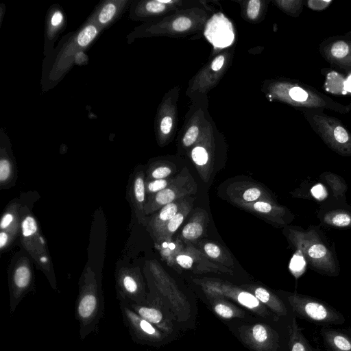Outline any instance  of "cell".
Here are the masks:
<instances>
[{"instance_id":"16","label":"cell","mask_w":351,"mask_h":351,"mask_svg":"<svg viewBox=\"0 0 351 351\" xmlns=\"http://www.w3.org/2000/svg\"><path fill=\"white\" fill-rule=\"evenodd\" d=\"M208 222V216L204 210H199L193 215L191 221L182 230L183 239L195 241L205 232Z\"/></svg>"},{"instance_id":"22","label":"cell","mask_w":351,"mask_h":351,"mask_svg":"<svg viewBox=\"0 0 351 351\" xmlns=\"http://www.w3.org/2000/svg\"><path fill=\"white\" fill-rule=\"evenodd\" d=\"M97 29L93 25L84 27L77 37V43L80 47L87 46L97 36Z\"/></svg>"},{"instance_id":"42","label":"cell","mask_w":351,"mask_h":351,"mask_svg":"<svg viewBox=\"0 0 351 351\" xmlns=\"http://www.w3.org/2000/svg\"><path fill=\"white\" fill-rule=\"evenodd\" d=\"M63 19V16L61 12L56 11L52 16L51 23L53 26L59 25Z\"/></svg>"},{"instance_id":"36","label":"cell","mask_w":351,"mask_h":351,"mask_svg":"<svg viewBox=\"0 0 351 351\" xmlns=\"http://www.w3.org/2000/svg\"><path fill=\"white\" fill-rule=\"evenodd\" d=\"M10 175V164L7 160L2 159L0 161V181L3 182Z\"/></svg>"},{"instance_id":"27","label":"cell","mask_w":351,"mask_h":351,"mask_svg":"<svg viewBox=\"0 0 351 351\" xmlns=\"http://www.w3.org/2000/svg\"><path fill=\"white\" fill-rule=\"evenodd\" d=\"M175 261L181 268L194 269V259L188 254L180 253L176 257Z\"/></svg>"},{"instance_id":"31","label":"cell","mask_w":351,"mask_h":351,"mask_svg":"<svg viewBox=\"0 0 351 351\" xmlns=\"http://www.w3.org/2000/svg\"><path fill=\"white\" fill-rule=\"evenodd\" d=\"M172 173V169L167 166H160L154 169L152 173V178L154 180L165 179Z\"/></svg>"},{"instance_id":"3","label":"cell","mask_w":351,"mask_h":351,"mask_svg":"<svg viewBox=\"0 0 351 351\" xmlns=\"http://www.w3.org/2000/svg\"><path fill=\"white\" fill-rule=\"evenodd\" d=\"M276 293L288 305L293 317L304 319L321 327L341 325L344 315L326 302L305 294L286 291Z\"/></svg>"},{"instance_id":"43","label":"cell","mask_w":351,"mask_h":351,"mask_svg":"<svg viewBox=\"0 0 351 351\" xmlns=\"http://www.w3.org/2000/svg\"><path fill=\"white\" fill-rule=\"evenodd\" d=\"M8 239V234L5 232H1L0 233V248H3L5 245Z\"/></svg>"},{"instance_id":"21","label":"cell","mask_w":351,"mask_h":351,"mask_svg":"<svg viewBox=\"0 0 351 351\" xmlns=\"http://www.w3.org/2000/svg\"><path fill=\"white\" fill-rule=\"evenodd\" d=\"M263 195L261 189L255 185H252L246 188L245 191L241 193L239 199L235 200L237 202H245L250 203L256 202Z\"/></svg>"},{"instance_id":"30","label":"cell","mask_w":351,"mask_h":351,"mask_svg":"<svg viewBox=\"0 0 351 351\" xmlns=\"http://www.w3.org/2000/svg\"><path fill=\"white\" fill-rule=\"evenodd\" d=\"M191 25V21L184 16L176 19L172 23V27L178 32H182L188 29Z\"/></svg>"},{"instance_id":"23","label":"cell","mask_w":351,"mask_h":351,"mask_svg":"<svg viewBox=\"0 0 351 351\" xmlns=\"http://www.w3.org/2000/svg\"><path fill=\"white\" fill-rule=\"evenodd\" d=\"M191 157L195 164L199 168L206 166L209 160L206 149L200 146H197L193 149Z\"/></svg>"},{"instance_id":"9","label":"cell","mask_w":351,"mask_h":351,"mask_svg":"<svg viewBox=\"0 0 351 351\" xmlns=\"http://www.w3.org/2000/svg\"><path fill=\"white\" fill-rule=\"evenodd\" d=\"M202 300L209 309L223 323L234 320H251L256 315L250 313L237 304L213 295L202 293Z\"/></svg>"},{"instance_id":"15","label":"cell","mask_w":351,"mask_h":351,"mask_svg":"<svg viewBox=\"0 0 351 351\" xmlns=\"http://www.w3.org/2000/svg\"><path fill=\"white\" fill-rule=\"evenodd\" d=\"M297 319L293 317L290 322L289 340L287 351H321L319 346L313 347L303 333Z\"/></svg>"},{"instance_id":"11","label":"cell","mask_w":351,"mask_h":351,"mask_svg":"<svg viewBox=\"0 0 351 351\" xmlns=\"http://www.w3.org/2000/svg\"><path fill=\"white\" fill-rule=\"evenodd\" d=\"M204 36L216 48L230 46L234 38L231 22L221 13L214 14L208 21Z\"/></svg>"},{"instance_id":"32","label":"cell","mask_w":351,"mask_h":351,"mask_svg":"<svg viewBox=\"0 0 351 351\" xmlns=\"http://www.w3.org/2000/svg\"><path fill=\"white\" fill-rule=\"evenodd\" d=\"M199 129L197 126L191 127L186 132L184 138L183 143L185 146L191 145L197 139L198 136Z\"/></svg>"},{"instance_id":"12","label":"cell","mask_w":351,"mask_h":351,"mask_svg":"<svg viewBox=\"0 0 351 351\" xmlns=\"http://www.w3.org/2000/svg\"><path fill=\"white\" fill-rule=\"evenodd\" d=\"M237 204L256 213L262 214L268 219L280 226L287 225L294 217L289 210L277 204L272 199H263L250 203L237 202Z\"/></svg>"},{"instance_id":"8","label":"cell","mask_w":351,"mask_h":351,"mask_svg":"<svg viewBox=\"0 0 351 351\" xmlns=\"http://www.w3.org/2000/svg\"><path fill=\"white\" fill-rule=\"evenodd\" d=\"M322 225L338 229H351V206L334 198L324 202L317 212Z\"/></svg>"},{"instance_id":"24","label":"cell","mask_w":351,"mask_h":351,"mask_svg":"<svg viewBox=\"0 0 351 351\" xmlns=\"http://www.w3.org/2000/svg\"><path fill=\"white\" fill-rule=\"evenodd\" d=\"M23 235L25 237L32 236L37 231L38 227L35 219L31 216L24 218L21 223Z\"/></svg>"},{"instance_id":"19","label":"cell","mask_w":351,"mask_h":351,"mask_svg":"<svg viewBox=\"0 0 351 351\" xmlns=\"http://www.w3.org/2000/svg\"><path fill=\"white\" fill-rule=\"evenodd\" d=\"M203 249L208 257L220 262L224 266L232 267L228 262V256L223 253V251L217 244L206 243L204 245Z\"/></svg>"},{"instance_id":"34","label":"cell","mask_w":351,"mask_h":351,"mask_svg":"<svg viewBox=\"0 0 351 351\" xmlns=\"http://www.w3.org/2000/svg\"><path fill=\"white\" fill-rule=\"evenodd\" d=\"M334 137L335 141L339 144L346 143L349 139L346 130L341 126H337L334 130Z\"/></svg>"},{"instance_id":"13","label":"cell","mask_w":351,"mask_h":351,"mask_svg":"<svg viewBox=\"0 0 351 351\" xmlns=\"http://www.w3.org/2000/svg\"><path fill=\"white\" fill-rule=\"evenodd\" d=\"M319 332L326 351H351V337L343 329L322 327Z\"/></svg>"},{"instance_id":"29","label":"cell","mask_w":351,"mask_h":351,"mask_svg":"<svg viewBox=\"0 0 351 351\" xmlns=\"http://www.w3.org/2000/svg\"><path fill=\"white\" fill-rule=\"evenodd\" d=\"M349 51L348 45L343 41H337L331 47V53L337 58L345 57Z\"/></svg>"},{"instance_id":"14","label":"cell","mask_w":351,"mask_h":351,"mask_svg":"<svg viewBox=\"0 0 351 351\" xmlns=\"http://www.w3.org/2000/svg\"><path fill=\"white\" fill-rule=\"evenodd\" d=\"M194 198L186 197L183 199L177 213L165 226L158 235L159 239L171 240L173 234L180 228L193 208Z\"/></svg>"},{"instance_id":"26","label":"cell","mask_w":351,"mask_h":351,"mask_svg":"<svg viewBox=\"0 0 351 351\" xmlns=\"http://www.w3.org/2000/svg\"><path fill=\"white\" fill-rule=\"evenodd\" d=\"M116 11L117 7L114 4L112 3L106 4L103 7L100 12L98 16V21L101 24L108 23L112 19Z\"/></svg>"},{"instance_id":"40","label":"cell","mask_w":351,"mask_h":351,"mask_svg":"<svg viewBox=\"0 0 351 351\" xmlns=\"http://www.w3.org/2000/svg\"><path fill=\"white\" fill-rule=\"evenodd\" d=\"M13 220V215L10 213H6L5 214L0 223V227L1 229L6 228L12 221Z\"/></svg>"},{"instance_id":"28","label":"cell","mask_w":351,"mask_h":351,"mask_svg":"<svg viewBox=\"0 0 351 351\" xmlns=\"http://www.w3.org/2000/svg\"><path fill=\"white\" fill-rule=\"evenodd\" d=\"M134 191L136 200L143 203L145 201V182L143 178L138 177L136 178L134 184Z\"/></svg>"},{"instance_id":"18","label":"cell","mask_w":351,"mask_h":351,"mask_svg":"<svg viewBox=\"0 0 351 351\" xmlns=\"http://www.w3.org/2000/svg\"><path fill=\"white\" fill-rule=\"evenodd\" d=\"M183 199L163 206L152 221V228L158 236L165 226L178 211Z\"/></svg>"},{"instance_id":"2","label":"cell","mask_w":351,"mask_h":351,"mask_svg":"<svg viewBox=\"0 0 351 351\" xmlns=\"http://www.w3.org/2000/svg\"><path fill=\"white\" fill-rule=\"evenodd\" d=\"M286 235L295 250L302 254L311 269L329 277L339 276L340 267L335 251L317 227L313 226L306 230L288 227Z\"/></svg>"},{"instance_id":"35","label":"cell","mask_w":351,"mask_h":351,"mask_svg":"<svg viewBox=\"0 0 351 351\" xmlns=\"http://www.w3.org/2000/svg\"><path fill=\"white\" fill-rule=\"evenodd\" d=\"M289 95L293 99L298 101H306L308 97L306 92L299 87L292 88L289 91Z\"/></svg>"},{"instance_id":"7","label":"cell","mask_w":351,"mask_h":351,"mask_svg":"<svg viewBox=\"0 0 351 351\" xmlns=\"http://www.w3.org/2000/svg\"><path fill=\"white\" fill-rule=\"evenodd\" d=\"M197 184L190 172L183 169L165 189L156 193L145 205L146 213L161 209L163 206L195 193Z\"/></svg>"},{"instance_id":"44","label":"cell","mask_w":351,"mask_h":351,"mask_svg":"<svg viewBox=\"0 0 351 351\" xmlns=\"http://www.w3.org/2000/svg\"><path fill=\"white\" fill-rule=\"evenodd\" d=\"M343 330L351 337V327L344 328Z\"/></svg>"},{"instance_id":"4","label":"cell","mask_w":351,"mask_h":351,"mask_svg":"<svg viewBox=\"0 0 351 351\" xmlns=\"http://www.w3.org/2000/svg\"><path fill=\"white\" fill-rule=\"evenodd\" d=\"M193 282L200 289L202 293L228 300L261 318L284 320L277 317L252 293L244 289L240 285L210 278H195Z\"/></svg>"},{"instance_id":"39","label":"cell","mask_w":351,"mask_h":351,"mask_svg":"<svg viewBox=\"0 0 351 351\" xmlns=\"http://www.w3.org/2000/svg\"><path fill=\"white\" fill-rule=\"evenodd\" d=\"M330 1H308V6L316 10L324 9L330 3Z\"/></svg>"},{"instance_id":"6","label":"cell","mask_w":351,"mask_h":351,"mask_svg":"<svg viewBox=\"0 0 351 351\" xmlns=\"http://www.w3.org/2000/svg\"><path fill=\"white\" fill-rule=\"evenodd\" d=\"M119 307L123 323L136 343L160 348L173 341L168 335L138 315L127 303L119 302Z\"/></svg>"},{"instance_id":"5","label":"cell","mask_w":351,"mask_h":351,"mask_svg":"<svg viewBox=\"0 0 351 351\" xmlns=\"http://www.w3.org/2000/svg\"><path fill=\"white\" fill-rule=\"evenodd\" d=\"M127 304L138 315L168 335L173 340L184 331L165 302L152 290L147 293L145 304Z\"/></svg>"},{"instance_id":"1","label":"cell","mask_w":351,"mask_h":351,"mask_svg":"<svg viewBox=\"0 0 351 351\" xmlns=\"http://www.w3.org/2000/svg\"><path fill=\"white\" fill-rule=\"evenodd\" d=\"M290 322L256 317L251 320H234L224 324L250 351H287Z\"/></svg>"},{"instance_id":"25","label":"cell","mask_w":351,"mask_h":351,"mask_svg":"<svg viewBox=\"0 0 351 351\" xmlns=\"http://www.w3.org/2000/svg\"><path fill=\"white\" fill-rule=\"evenodd\" d=\"M174 178L154 180L147 184V189L149 193H158L171 184L174 180Z\"/></svg>"},{"instance_id":"20","label":"cell","mask_w":351,"mask_h":351,"mask_svg":"<svg viewBox=\"0 0 351 351\" xmlns=\"http://www.w3.org/2000/svg\"><path fill=\"white\" fill-rule=\"evenodd\" d=\"M306 265L302 254L299 250H296L289 264V269L293 275L298 278L303 274Z\"/></svg>"},{"instance_id":"41","label":"cell","mask_w":351,"mask_h":351,"mask_svg":"<svg viewBox=\"0 0 351 351\" xmlns=\"http://www.w3.org/2000/svg\"><path fill=\"white\" fill-rule=\"evenodd\" d=\"M224 57L223 56H217L213 62L211 68L213 71H219L223 66Z\"/></svg>"},{"instance_id":"33","label":"cell","mask_w":351,"mask_h":351,"mask_svg":"<svg viewBox=\"0 0 351 351\" xmlns=\"http://www.w3.org/2000/svg\"><path fill=\"white\" fill-rule=\"evenodd\" d=\"M261 2L258 0H251L248 2L247 14L250 19H255L259 12Z\"/></svg>"},{"instance_id":"37","label":"cell","mask_w":351,"mask_h":351,"mask_svg":"<svg viewBox=\"0 0 351 351\" xmlns=\"http://www.w3.org/2000/svg\"><path fill=\"white\" fill-rule=\"evenodd\" d=\"M146 10L149 12L158 13L163 11L165 4L159 1H151L147 3Z\"/></svg>"},{"instance_id":"10","label":"cell","mask_w":351,"mask_h":351,"mask_svg":"<svg viewBox=\"0 0 351 351\" xmlns=\"http://www.w3.org/2000/svg\"><path fill=\"white\" fill-rule=\"evenodd\" d=\"M240 287L252 293L279 319L291 321L293 318L288 305L276 291L256 284H244L241 285Z\"/></svg>"},{"instance_id":"17","label":"cell","mask_w":351,"mask_h":351,"mask_svg":"<svg viewBox=\"0 0 351 351\" xmlns=\"http://www.w3.org/2000/svg\"><path fill=\"white\" fill-rule=\"evenodd\" d=\"M319 179L328 186L332 198L346 201V193L348 186L341 176L332 172H324L320 174Z\"/></svg>"},{"instance_id":"38","label":"cell","mask_w":351,"mask_h":351,"mask_svg":"<svg viewBox=\"0 0 351 351\" xmlns=\"http://www.w3.org/2000/svg\"><path fill=\"white\" fill-rule=\"evenodd\" d=\"M172 127V119L170 117H165L160 123V130L161 132L165 134H167L170 132L171 129Z\"/></svg>"}]
</instances>
